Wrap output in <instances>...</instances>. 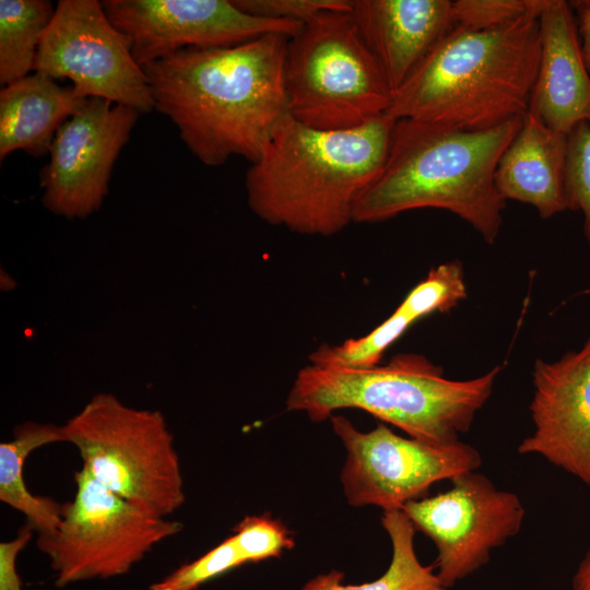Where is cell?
Here are the masks:
<instances>
[{
  "label": "cell",
  "instance_id": "29",
  "mask_svg": "<svg viewBox=\"0 0 590 590\" xmlns=\"http://www.w3.org/2000/svg\"><path fill=\"white\" fill-rule=\"evenodd\" d=\"M569 3L576 17L582 58L590 74V0H576Z\"/></svg>",
  "mask_w": 590,
  "mask_h": 590
},
{
  "label": "cell",
  "instance_id": "18",
  "mask_svg": "<svg viewBox=\"0 0 590 590\" xmlns=\"http://www.w3.org/2000/svg\"><path fill=\"white\" fill-rule=\"evenodd\" d=\"M467 297L461 261L434 267L379 326L341 344H321L308 356L309 363L367 368L380 363L386 351L415 322L434 312H448Z\"/></svg>",
  "mask_w": 590,
  "mask_h": 590
},
{
  "label": "cell",
  "instance_id": "13",
  "mask_svg": "<svg viewBox=\"0 0 590 590\" xmlns=\"http://www.w3.org/2000/svg\"><path fill=\"white\" fill-rule=\"evenodd\" d=\"M139 114L104 98H87L51 142L40 173L44 206L67 219H84L98 210Z\"/></svg>",
  "mask_w": 590,
  "mask_h": 590
},
{
  "label": "cell",
  "instance_id": "5",
  "mask_svg": "<svg viewBox=\"0 0 590 590\" xmlns=\"http://www.w3.org/2000/svg\"><path fill=\"white\" fill-rule=\"evenodd\" d=\"M500 370L496 365L475 378L452 380L442 367L414 353L367 368L309 363L297 373L286 408L314 422L330 418L335 410L361 409L412 438L447 445L471 428Z\"/></svg>",
  "mask_w": 590,
  "mask_h": 590
},
{
  "label": "cell",
  "instance_id": "2",
  "mask_svg": "<svg viewBox=\"0 0 590 590\" xmlns=\"http://www.w3.org/2000/svg\"><path fill=\"white\" fill-rule=\"evenodd\" d=\"M396 119L387 114L346 130H321L287 114L246 173L250 210L270 225L332 236L381 173Z\"/></svg>",
  "mask_w": 590,
  "mask_h": 590
},
{
  "label": "cell",
  "instance_id": "4",
  "mask_svg": "<svg viewBox=\"0 0 590 590\" xmlns=\"http://www.w3.org/2000/svg\"><path fill=\"white\" fill-rule=\"evenodd\" d=\"M544 3L498 28L455 27L393 93L386 114L464 131L522 117L538 73Z\"/></svg>",
  "mask_w": 590,
  "mask_h": 590
},
{
  "label": "cell",
  "instance_id": "28",
  "mask_svg": "<svg viewBox=\"0 0 590 590\" xmlns=\"http://www.w3.org/2000/svg\"><path fill=\"white\" fill-rule=\"evenodd\" d=\"M33 527L25 523L13 540L0 543V590H22L15 563L20 551L30 542Z\"/></svg>",
  "mask_w": 590,
  "mask_h": 590
},
{
  "label": "cell",
  "instance_id": "15",
  "mask_svg": "<svg viewBox=\"0 0 590 590\" xmlns=\"http://www.w3.org/2000/svg\"><path fill=\"white\" fill-rule=\"evenodd\" d=\"M351 14L392 94L456 27L450 0H353Z\"/></svg>",
  "mask_w": 590,
  "mask_h": 590
},
{
  "label": "cell",
  "instance_id": "11",
  "mask_svg": "<svg viewBox=\"0 0 590 590\" xmlns=\"http://www.w3.org/2000/svg\"><path fill=\"white\" fill-rule=\"evenodd\" d=\"M450 487L408 502L401 509L415 530L436 546V574L448 589L485 566L492 551L519 533L526 517L520 498L476 471L450 480Z\"/></svg>",
  "mask_w": 590,
  "mask_h": 590
},
{
  "label": "cell",
  "instance_id": "8",
  "mask_svg": "<svg viewBox=\"0 0 590 590\" xmlns=\"http://www.w3.org/2000/svg\"><path fill=\"white\" fill-rule=\"evenodd\" d=\"M74 481L75 496L62 505L59 527L36 540L50 559L57 587L127 574L182 529L181 522L151 516L114 494L83 467Z\"/></svg>",
  "mask_w": 590,
  "mask_h": 590
},
{
  "label": "cell",
  "instance_id": "21",
  "mask_svg": "<svg viewBox=\"0 0 590 590\" xmlns=\"http://www.w3.org/2000/svg\"><path fill=\"white\" fill-rule=\"evenodd\" d=\"M381 524L392 545L391 563L378 579L343 585V574L332 570L309 580L302 590H449L434 566H424L414 550L415 528L402 509L384 510Z\"/></svg>",
  "mask_w": 590,
  "mask_h": 590
},
{
  "label": "cell",
  "instance_id": "3",
  "mask_svg": "<svg viewBox=\"0 0 590 590\" xmlns=\"http://www.w3.org/2000/svg\"><path fill=\"white\" fill-rule=\"evenodd\" d=\"M522 117L481 131L398 119L388 156L358 199L353 222L376 223L416 209L447 210L494 244L506 200L495 184L498 161Z\"/></svg>",
  "mask_w": 590,
  "mask_h": 590
},
{
  "label": "cell",
  "instance_id": "30",
  "mask_svg": "<svg viewBox=\"0 0 590 590\" xmlns=\"http://www.w3.org/2000/svg\"><path fill=\"white\" fill-rule=\"evenodd\" d=\"M573 590H590V547L576 568L573 577Z\"/></svg>",
  "mask_w": 590,
  "mask_h": 590
},
{
  "label": "cell",
  "instance_id": "14",
  "mask_svg": "<svg viewBox=\"0 0 590 590\" xmlns=\"http://www.w3.org/2000/svg\"><path fill=\"white\" fill-rule=\"evenodd\" d=\"M529 405L533 432L518 446L590 487V337L554 362L538 358Z\"/></svg>",
  "mask_w": 590,
  "mask_h": 590
},
{
  "label": "cell",
  "instance_id": "17",
  "mask_svg": "<svg viewBox=\"0 0 590 590\" xmlns=\"http://www.w3.org/2000/svg\"><path fill=\"white\" fill-rule=\"evenodd\" d=\"M566 157L567 134L527 111L498 161L496 187L505 200L530 204L541 219H550L568 210Z\"/></svg>",
  "mask_w": 590,
  "mask_h": 590
},
{
  "label": "cell",
  "instance_id": "16",
  "mask_svg": "<svg viewBox=\"0 0 590 590\" xmlns=\"http://www.w3.org/2000/svg\"><path fill=\"white\" fill-rule=\"evenodd\" d=\"M539 24L540 60L528 111L568 134L580 122L590 125V74L570 3L545 0Z\"/></svg>",
  "mask_w": 590,
  "mask_h": 590
},
{
  "label": "cell",
  "instance_id": "12",
  "mask_svg": "<svg viewBox=\"0 0 590 590\" xmlns=\"http://www.w3.org/2000/svg\"><path fill=\"white\" fill-rule=\"evenodd\" d=\"M102 5L142 68L182 49L231 47L267 34L292 37L304 24L253 16L233 0H105Z\"/></svg>",
  "mask_w": 590,
  "mask_h": 590
},
{
  "label": "cell",
  "instance_id": "24",
  "mask_svg": "<svg viewBox=\"0 0 590 590\" xmlns=\"http://www.w3.org/2000/svg\"><path fill=\"white\" fill-rule=\"evenodd\" d=\"M245 563L246 559L232 534L201 557L153 583L151 590H194L203 582Z\"/></svg>",
  "mask_w": 590,
  "mask_h": 590
},
{
  "label": "cell",
  "instance_id": "22",
  "mask_svg": "<svg viewBox=\"0 0 590 590\" xmlns=\"http://www.w3.org/2000/svg\"><path fill=\"white\" fill-rule=\"evenodd\" d=\"M55 13L46 0H0V82L30 74L42 37Z\"/></svg>",
  "mask_w": 590,
  "mask_h": 590
},
{
  "label": "cell",
  "instance_id": "20",
  "mask_svg": "<svg viewBox=\"0 0 590 590\" xmlns=\"http://www.w3.org/2000/svg\"><path fill=\"white\" fill-rule=\"evenodd\" d=\"M12 440L0 444V500L26 517L38 533H52L62 519V505L47 496H35L26 487L23 468L35 449L64 441L61 426L26 422L14 428Z\"/></svg>",
  "mask_w": 590,
  "mask_h": 590
},
{
  "label": "cell",
  "instance_id": "1",
  "mask_svg": "<svg viewBox=\"0 0 590 590\" xmlns=\"http://www.w3.org/2000/svg\"><path fill=\"white\" fill-rule=\"evenodd\" d=\"M288 38L267 34L231 47L188 48L143 67L154 108L204 165L232 156L253 163L288 114Z\"/></svg>",
  "mask_w": 590,
  "mask_h": 590
},
{
  "label": "cell",
  "instance_id": "6",
  "mask_svg": "<svg viewBox=\"0 0 590 590\" xmlns=\"http://www.w3.org/2000/svg\"><path fill=\"white\" fill-rule=\"evenodd\" d=\"M284 85L288 114L321 130L359 127L393 96L351 11L322 12L288 38Z\"/></svg>",
  "mask_w": 590,
  "mask_h": 590
},
{
  "label": "cell",
  "instance_id": "26",
  "mask_svg": "<svg viewBox=\"0 0 590 590\" xmlns=\"http://www.w3.org/2000/svg\"><path fill=\"white\" fill-rule=\"evenodd\" d=\"M544 0H455L456 27L474 31L498 28L540 9Z\"/></svg>",
  "mask_w": 590,
  "mask_h": 590
},
{
  "label": "cell",
  "instance_id": "19",
  "mask_svg": "<svg viewBox=\"0 0 590 590\" xmlns=\"http://www.w3.org/2000/svg\"><path fill=\"white\" fill-rule=\"evenodd\" d=\"M87 97L71 86L35 72L0 92V160L22 150L32 156L49 153L57 130Z\"/></svg>",
  "mask_w": 590,
  "mask_h": 590
},
{
  "label": "cell",
  "instance_id": "23",
  "mask_svg": "<svg viewBox=\"0 0 590 590\" xmlns=\"http://www.w3.org/2000/svg\"><path fill=\"white\" fill-rule=\"evenodd\" d=\"M566 198L568 210L582 214L583 236L590 247V125L578 123L567 134Z\"/></svg>",
  "mask_w": 590,
  "mask_h": 590
},
{
  "label": "cell",
  "instance_id": "9",
  "mask_svg": "<svg viewBox=\"0 0 590 590\" xmlns=\"http://www.w3.org/2000/svg\"><path fill=\"white\" fill-rule=\"evenodd\" d=\"M33 70L55 80L69 79L87 98H104L139 113L154 109L143 68L97 0L57 3Z\"/></svg>",
  "mask_w": 590,
  "mask_h": 590
},
{
  "label": "cell",
  "instance_id": "7",
  "mask_svg": "<svg viewBox=\"0 0 590 590\" xmlns=\"http://www.w3.org/2000/svg\"><path fill=\"white\" fill-rule=\"evenodd\" d=\"M61 430L82 467L122 499L158 518L184 505L179 457L160 411L131 408L99 392Z\"/></svg>",
  "mask_w": 590,
  "mask_h": 590
},
{
  "label": "cell",
  "instance_id": "10",
  "mask_svg": "<svg viewBox=\"0 0 590 590\" xmlns=\"http://www.w3.org/2000/svg\"><path fill=\"white\" fill-rule=\"evenodd\" d=\"M330 418L346 449L341 479L352 506L401 509L434 483L476 471L482 464L481 453L461 440L435 445L399 436L384 424L364 433L343 415Z\"/></svg>",
  "mask_w": 590,
  "mask_h": 590
},
{
  "label": "cell",
  "instance_id": "25",
  "mask_svg": "<svg viewBox=\"0 0 590 590\" xmlns=\"http://www.w3.org/2000/svg\"><path fill=\"white\" fill-rule=\"evenodd\" d=\"M233 535L246 563L279 557L295 545L292 532L270 515L245 517L234 528Z\"/></svg>",
  "mask_w": 590,
  "mask_h": 590
},
{
  "label": "cell",
  "instance_id": "27",
  "mask_svg": "<svg viewBox=\"0 0 590 590\" xmlns=\"http://www.w3.org/2000/svg\"><path fill=\"white\" fill-rule=\"evenodd\" d=\"M253 16L305 23L326 11H351V0H233Z\"/></svg>",
  "mask_w": 590,
  "mask_h": 590
}]
</instances>
